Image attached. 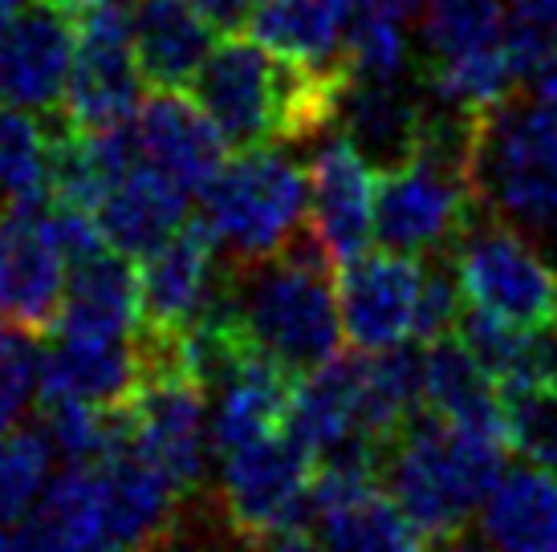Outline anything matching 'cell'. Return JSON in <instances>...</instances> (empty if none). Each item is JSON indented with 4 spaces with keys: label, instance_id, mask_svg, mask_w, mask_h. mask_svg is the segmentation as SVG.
Here are the masks:
<instances>
[{
    "label": "cell",
    "instance_id": "1",
    "mask_svg": "<svg viewBox=\"0 0 557 552\" xmlns=\"http://www.w3.org/2000/svg\"><path fill=\"white\" fill-rule=\"evenodd\" d=\"M224 313L240 338L297 378L338 357L346 338L334 256L313 231H297L273 256L233 264L224 276Z\"/></svg>",
    "mask_w": 557,
    "mask_h": 552
},
{
    "label": "cell",
    "instance_id": "2",
    "mask_svg": "<svg viewBox=\"0 0 557 552\" xmlns=\"http://www.w3.org/2000/svg\"><path fill=\"white\" fill-rule=\"evenodd\" d=\"M505 439L416 411L383 451V488L428 540L468 528L505 472Z\"/></svg>",
    "mask_w": 557,
    "mask_h": 552
},
{
    "label": "cell",
    "instance_id": "3",
    "mask_svg": "<svg viewBox=\"0 0 557 552\" xmlns=\"http://www.w3.org/2000/svg\"><path fill=\"white\" fill-rule=\"evenodd\" d=\"M472 191L480 212L525 231L557 261V98L509 93L480 114Z\"/></svg>",
    "mask_w": 557,
    "mask_h": 552
},
{
    "label": "cell",
    "instance_id": "4",
    "mask_svg": "<svg viewBox=\"0 0 557 552\" xmlns=\"http://www.w3.org/2000/svg\"><path fill=\"white\" fill-rule=\"evenodd\" d=\"M200 219L233 264L261 261L301 231L310 215V171L273 142L240 147L200 191Z\"/></svg>",
    "mask_w": 557,
    "mask_h": 552
},
{
    "label": "cell",
    "instance_id": "5",
    "mask_svg": "<svg viewBox=\"0 0 557 552\" xmlns=\"http://www.w3.org/2000/svg\"><path fill=\"white\" fill-rule=\"evenodd\" d=\"M448 256L465 301L480 313L521 329H537L557 317V273L549 268V256L505 219L476 212Z\"/></svg>",
    "mask_w": 557,
    "mask_h": 552
},
{
    "label": "cell",
    "instance_id": "6",
    "mask_svg": "<svg viewBox=\"0 0 557 552\" xmlns=\"http://www.w3.org/2000/svg\"><path fill=\"white\" fill-rule=\"evenodd\" d=\"M70 252L53 228L49 200L0 203V322L25 338L58 334L70 289Z\"/></svg>",
    "mask_w": 557,
    "mask_h": 552
},
{
    "label": "cell",
    "instance_id": "7",
    "mask_svg": "<svg viewBox=\"0 0 557 552\" xmlns=\"http://www.w3.org/2000/svg\"><path fill=\"white\" fill-rule=\"evenodd\" d=\"M318 455L294 430H273L233 451H220V500L240 537L257 540L281 524L310 516Z\"/></svg>",
    "mask_w": 557,
    "mask_h": 552
},
{
    "label": "cell",
    "instance_id": "8",
    "mask_svg": "<svg viewBox=\"0 0 557 552\" xmlns=\"http://www.w3.org/2000/svg\"><path fill=\"white\" fill-rule=\"evenodd\" d=\"M143 86L147 77L135 58L126 4H94L78 13V53L62 102L65 126L102 130L131 123L143 106Z\"/></svg>",
    "mask_w": 557,
    "mask_h": 552
},
{
    "label": "cell",
    "instance_id": "9",
    "mask_svg": "<svg viewBox=\"0 0 557 552\" xmlns=\"http://www.w3.org/2000/svg\"><path fill=\"white\" fill-rule=\"evenodd\" d=\"M423 273H428V264H419V256L383 244L342 261V334L358 353H383L411 341Z\"/></svg>",
    "mask_w": 557,
    "mask_h": 552
},
{
    "label": "cell",
    "instance_id": "10",
    "mask_svg": "<svg viewBox=\"0 0 557 552\" xmlns=\"http://www.w3.org/2000/svg\"><path fill=\"white\" fill-rule=\"evenodd\" d=\"M78 53V16L58 0H33L0 29V106L58 114Z\"/></svg>",
    "mask_w": 557,
    "mask_h": 552
},
{
    "label": "cell",
    "instance_id": "11",
    "mask_svg": "<svg viewBox=\"0 0 557 552\" xmlns=\"http://www.w3.org/2000/svg\"><path fill=\"white\" fill-rule=\"evenodd\" d=\"M216 236L203 219H191L171 240L139 261L143 329L184 338L216 309L224 276L216 268Z\"/></svg>",
    "mask_w": 557,
    "mask_h": 552
},
{
    "label": "cell",
    "instance_id": "12",
    "mask_svg": "<svg viewBox=\"0 0 557 552\" xmlns=\"http://www.w3.org/2000/svg\"><path fill=\"white\" fill-rule=\"evenodd\" d=\"M374 163L346 135L325 138L310 163V231L334 264L367 252L374 240Z\"/></svg>",
    "mask_w": 557,
    "mask_h": 552
},
{
    "label": "cell",
    "instance_id": "13",
    "mask_svg": "<svg viewBox=\"0 0 557 552\" xmlns=\"http://www.w3.org/2000/svg\"><path fill=\"white\" fill-rule=\"evenodd\" d=\"M135 123L143 163L163 171L187 196H200L228 159V138L208 118V110L184 90H156L143 98Z\"/></svg>",
    "mask_w": 557,
    "mask_h": 552
},
{
    "label": "cell",
    "instance_id": "14",
    "mask_svg": "<svg viewBox=\"0 0 557 552\" xmlns=\"http://www.w3.org/2000/svg\"><path fill=\"white\" fill-rule=\"evenodd\" d=\"M9 552H123L114 540L98 463H65L41 500L9 528Z\"/></svg>",
    "mask_w": 557,
    "mask_h": 552
},
{
    "label": "cell",
    "instance_id": "15",
    "mask_svg": "<svg viewBox=\"0 0 557 552\" xmlns=\"http://www.w3.org/2000/svg\"><path fill=\"white\" fill-rule=\"evenodd\" d=\"M147 378L139 334L135 338H82L62 341L41 353V394L37 399H78L102 411H126Z\"/></svg>",
    "mask_w": 557,
    "mask_h": 552
},
{
    "label": "cell",
    "instance_id": "16",
    "mask_svg": "<svg viewBox=\"0 0 557 552\" xmlns=\"http://www.w3.org/2000/svg\"><path fill=\"white\" fill-rule=\"evenodd\" d=\"M358 0H257L245 29L273 58L318 74H346Z\"/></svg>",
    "mask_w": 557,
    "mask_h": 552
},
{
    "label": "cell",
    "instance_id": "17",
    "mask_svg": "<svg viewBox=\"0 0 557 552\" xmlns=\"http://www.w3.org/2000/svg\"><path fill=\"white\" fill-rule=\"evenodd\" d=\"M187 196L180 184H171L163 171L151 163H135L119 184L110 187L102 203H98V228L107 236L114 252H123L131 261H143L147 252H156L163 240L187 224Z\"/></svg>",
    "mask_w": 557,
    "mask_h": 552
},
{
    "label": "cell",
    "instance_id": "18",
    "mask_svg": "<svg viewBox=\"0 0 557 552\" xmlns=\"http://www.w3.org/2000/svg\"><path fill=\"white\" fill-rule=\"evenodd\" d=\"M428 102L403 81H346L338 98L342 135L371 159L379 171L407 163L428 130Z\"/></svg>",
    "mask_w": 557,
    "mask_h": 552
},
{
    "label": "cell",
    "instance_id": "19",
    "mask_svg": "<svg viewBox=\"0 0 557 552\" xmlns=\"http://www.w3.org/2000/svg\"><path fill=\"white\" fill-rule=\"evenodd\" d=\"M131 41L147 86L191 90L216 46V29L191 9V0H131Z\"/></svg>",
    "mask_w": 557,
    "mask_h": 552
},
{
    "label": "cell",
    "instance_id": "20",
    "mask_svg": "<svg viewBox=\"0 0 557 552\" xmlns=\"http://www.w3.org/2000/svg\"><path fill=\"white\" fill-rule=\"evenodd\" d=\"M143 329L139 268L131 256L102 248L86 261H74L70 289L58 317V334L82 338H135Z\"/></svg>",
    "mask_w": 557,
    "mask_h": 552
},
{
    "label": "cell",
    "instance_id": "21",
    "mask_svg": "<svg viewBox=\"0 0 557 552\" xmlns=\"http://www.w3.org/2000/svg\"><path fill=\"white\" fill-rule=\"evenodd\" d=\"M476 520L493 552H557V472L529 460L500 472Z\"/></svg>",
    "mask_w": 557,
    "mask_h": 552
},
{
    "label": "cell",
    "instance_id": "22",
    "mask_svg": "<svg viewBox=\"0 0 557 552\" xmlns=\"http://www.w3.org/2000/svg\"><path fill=\"white\" fill-rule=\"evenodd\" d=\"M419 350H423V406L440 414L444 423L509 443L500 386L472 357L465 341L451 334V338H440L432 346H419Z\"/></svg>",
    "mask_w": 557,
    "mask_h": 552
},
{
    "label": "cell",
    "instance_id": "23",
    "mask_svg": "<svg viewBox=\"0 0 557 552\" xmlns=\"http://www.w3.org/2000/svg\"><path fill=\"white\" fill-rule=\"evenodd\" d=\"M98 472H102L107 516L119 549L151 544V540L168 537L175 528L180 484L163 476L151 460H143L131 443L123 451L107 455V460H98Z\"/></svg>",
    "mask_w": 557,
    "mask_h": 552
},
{
    "label": "cell",
    "instance_id": "24",
    "mask_svg": "<svg viewBox=\"0 0 557 552\" xmlns=\"http://www.w3.org/2000/svg\"><path fill=\"white\" fill-rule=\"evenodd\" d=\"M505 33H509V4L505 0H428V9L419 13L423 65L500 49Z\"/></svg>",
    "mask_w": 557,
    "mask_h": 552
},
{
    "label": "cell",
    "instance_id": "25",
    "mask_svg": "<svg viewBox=\"0 0 557 552\" xmlns=\"http://www.w3.org/2000/svg\"><path fill=\"white\" fill-rule=\"evenodd\" d=\"M419 81L428 90V102H435V106L460 110V114H484L509 98L517 74H512L509 46H500L472 53V58H456V62L423 65Z\"/></svg>",
    "mask_w": 557,
    "mask_h": 552
},
{
    "label": "cell",
    "instance_id": "26",
    "mask_svg": "<svg viewBox=\"0 0 557 552\" xmlns=\"http://www.w3.org/2000/svg\"><path fill=\"white\" fill-rule=\"evenodd\" d=\"M53 142L41 114L0 106V200H49Z\"/></svg>",
    "mask_w": 557,
    "mask_h": 552
},
{
    "label": "cell",
    "instance_id": "27",
    "mask_svg": "<svg viewBox=\"0 0 557 552\" xmlns=\"http://www.w3.org/2000/svg\"><path fill=\"white\" fill-rule=\"evenodd\" d=\"M53 460L58 451L37 423L0 435V528H13L29 516L53 479Z\"/></svg>",
    "mask_w": 557,
    "mask_h": 552
},
{
    "label": "cell",
    "instance_id": "28",
    "mask_svg": "<svg viewBox=\"0 0 557 552\" xmlns=\"http://www.w3.org/2000/svg\"><path fill=\"white\" fill-rule=\"evenodd\" d=\"M346 74L355 81H403L411 74V41L403 33V21L358 9L346 46Z\"/></svg>",
    "mask_w": 557,
    "mask_h": 552
},
{
    "label": "cell",
    "instance_id": "29",
    "mask_svg": "<svg viewBox=\"0 0 557 552\" xmlns=\"http://www.w3.org/2000/svg\"><path fill=\"white\" fill-rule=\"evenodd\" d=\"M509 447L529 463L557 472V390L554 386L521 382L500 390Z\"/></svg>",
    "mask_w": 557,
    "mask_h": 552
},
{
    "label": "cell",
    "instance_id": "30",
    "mask_svg": "<svg viewBox=\"0 0 557 552\" xmlns=\"http://www.w3.org/2000/svg\"><path fill=\"white\" fill-rule=\"evenodd\" d=\"M456 338L465 341L472 357L496 378V386H521L525 382V357H529V329L509 325L500 317H488L480 309L468 305L460 325H456Z\"/></svg>",
    "mask_w": 557,
    "mask_h": 552
},
{
    "label": "cell",
    "instance_id": "31",
    "mask_svg": "<svg viewBox=\"0 0 557 552\" xmlns=\"http://www.w3.org/2000/svg\"><path fill=\"white\" fill-rule=\"evenodd\" d=\"M16 329H0V435L21 427L25 411L41 394V353Z\"/></svg>",
    "mask_w": 557,
    "mask_h": 552
},
{
    "label": "cell",
    "instance_id": "32",
    "mask_svg": "<svg viewBox=\"0 0 557 552\" xmlns=\"http://www.w3.org/2000/svg\"><path fill=\"white\" fill-rule=\"evenodd\" d=\"M465 305L468 301H465V289H460V276H456V264H451L448 252H440V261L423 273L411 341L416 346H432L440 338H451L460 317H465Z\"/></svg>",
    "mask_w": 557,
    "mask_h": 552
},
{
    "label": "cell",
    "instance_id": "33",
    "mask_svg": "<svg viewBox=\"0 0 557 552\" xmlns=\"http://www.w3.org/2000/svg\"><path fill=\"white\" fill-rule=\"evenodd\" d=\"M525 382L554 386L557 390V317L529 329V357H525Z\"/></svg>",
    "mask_w": 557,
    "mask_h": 552
},
{
    "label": "cell",
    "instance_id": "34",
    "mask_svg": "<svg viewBox=\"0 0 557 552\" xmlns=\"http://www.w3.org/2000/svg\"><path fill=\"white\" fill-rule=\"evenodd\" d=\"M191 9H196L216 33H236L248 25L257 0H191Z\"/></svg>",
    "mask_w": 557,
    "mask_h": 552
},
{
    "label": "cell",
    "instance_id": "35",
    "mask_svg": "<svg viewBox=\"0 0 557 552\" xmlns=\"http://www.w3.org/2000/svg\"><path fill=\"white\" fill-rule=\"evenodd\" d=\"M358 9H371V13H387L395 16V21H411V16H419L423 9H428V0H358Z\"/></svg>",
    "mask_w": 557,
    "mask_h": 552
},
{
    "label": "cell",
    "instance_id": "36",
    "mask_svg": "<svg viewBox=\"0 0 557 552\" xmlns=\"http://www.w3.org/2000/svg\"><path fill=\"white\" fill-rule=\"evenodd\" d=\"M25 4H33V0H0V29H4V25H9Z\"/></svg>",
    "mask_w": 557,
    "mask_h": 552
},
{
    "label": "cell",
    "instance_id": "37",
    "mask_svg": "<svg viewBox=\"0 0 557 552\" xmlns=\"http://www.w3.org/2000/svg\"><path fill=\"white\" fill-rule=\"evenodd\" d=\"M58 4L78 16V13H86V9H94V4H102V0H58Z\"/></svg>",
    "mask_w": 557,
    "mask_h": 552
},
{
    "label": "cell",
    "instance_id": "38",
    "mask_svg": "<svg viewBox=\"0 0 557 552\" xmlns=\"http://www.w3.org/2000/svg\"><path fill=\"white\" fill-rule=\"evenodd\" d=\"M123 552H175V549H171L168 540L159 537V540H151V544H139V549H123Z\"/></svg>",
    "mask_w": 557,
    "mask_h": 552
},
{
    "label": "cell",
    "instance_id": "39",
    "mask_svg": "<svg viewBox=\"0 0 557 552\" xmlns=\"http://www.w3.org/2000/svg\"><path fill=\"white\" fill-rule=\"evenodd\" d=\"M102 4H126V0H102Z\"/></svg>",
    "mask_w": 557,
    "mask_h": 552
},
{
    "label": "cell",
    "instance_id": "40",
    "mask_svg": "<svg viewBox=\"0 0 557 552\" xmlns=\"http://www.w3.org/2000/svg\"><path fill=\"white\" fill-rule=\"evenodd\" d=\"M318 552H338V549H325V544H318Z\"/></svg>",
    "mask_w": 557,
    "mask_h": 552
},
{
    "label": "cell",
    "instance_id": "41",
    "mask_svg": "<svg viewBox=\"0 0 557 552\" xmlns=\"http://www.w3.org/2000/svg\"><path fill=\"white\" fill-rule=\"evenodd\" d=\"M0 329H4V322H0Z\"/></svg>",
    "mask_w": 557,
    "mask_h": 552
}]
</instances>
